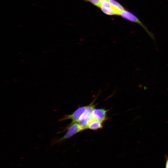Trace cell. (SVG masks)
Returning a JSON list of instances; mask_svg holds the SVG:
<instances>
[{
  "label": "cell",
  "instance_id": "obj_1",
  "mask_svg": "<svg viewBox=\"0 0 168 168\" xmlns=\"http://www.w3.org/2000/svg\"><path fill=\"white\" fill-rule=\"evenodd\" d=\"M67 130L65 134L60 138H54L52 141V144L59 143L63 141L68 139L77 133L80 132L83 129L79 124L77 123H70L63 130Z\"/></svg>",
  "mask_w": 168,
  "mask_h": 168
},
{
  "label": "cell",
  "instance_id": "obj_2",
  "mask_svg": "<svg viewBox=\"0 0 168 168\" xmlns=\"http://www.w3.org/2000/svg\"><path fill=\"white\" fill-rule=\"evenodd\" d=\"M95 105L93 103L88 105L86 111L78 122V124L83 130L88 129V126L90 123L95 119L92 114V111Z\"/></svg>",
  "mask_w": 168,
  "mask_h": 168
},
{
  "label": "cell",
  "instance_id": "obj_3",
  "mask_svg": "<svg viewBox=\"0 0 168 168\" xmlns=\"http://www.w3.org/2000/svg\"><path fill=\"white\" fill-rule=\"evenodd\" d=\"M120 15L125 19L132 22L136 23L140 25L145 30L152 39L153 40H155V37L153 34L149 31L147 27L135 15L125 9L121 12Z\"/></svg>",
  "mask_w": 168,
  "mask_h": 168
},
{
  "label": "cell",
  "instance_id": "obj_4",
  "mask_svg": "<svg viewBox=\"0 0 168 168\" xmlns=\"http://www.w3.org/2000/svg\"><path fill=\"white\" fill-rule=\"evenodd\" d=\"M88 105L79 107L72 114L64 115L62 118L59 119V122L68 119H71V123L78 122L82 115L86 111Z\"/></svg>",
  "mask_w": 168,
  "mask_h": 168
},
{
  "label": "cell",
  "instance_id": "obj_5",
  "mask_svg": "<svg viewBox=\"0 0 168 168\" xmlns=\"http://www.w3.org/2000/svg\"><path fill=\"white\" fill-rule=\"evenodd\" d=\"M108 111V110L103 109L95 108L92 111V114L96 120L102 123L107 119Z\"/></svg>",
  "mask_w": 168,
  "mask_h": 168
},
{
  "label": "cell",
  "instance_id": "obj_6",
  "mask_svg": "<svg viewBox=\"0 0 168 168\" xmlns=\"http://www.w3.org/2000/svg\"><path fill=\"white\" fill-rule=\"evenodd\" d=\"M109 2L112 7L116 12L117 15H120L121 12L125 10L124 7L115 0H110Z\"/></svg>",
  "mask_w": 168,
  "mask_h": 168
},
{
  "label": "cell",
  "instance_id": "obj_7",
  "mask_svg": "<svg viewBox=\"0 0 168 168\" xmlns=\"http://www.w3.org/2000/svg\"><path fill=\"white\" fill-rule=\"evenodd\" d=\"M102 123L95 119L90 123L88 126V128L92 130H96L102 128L103 127Z\"/></svg>",
  "mask_w": 168,
  "mask_h": 168
},
{
  "label": "cell",
  "instance_id": "obj_8",
  "mask_svg": "<svg viewBox=\"0 0 168 168\" xmlns=\"http://www.w3.org/2000/svg\"><path fill=\"white\" fill-rule=\"evenodd\" d=\"M101 10L105 13L110 15H117L116 12L112 7L111 8L100 7Z\"/></svg>",
  "mask_w": 168,
  "mask_h": 168
},
{
  "label": "cell",
  "instance_id": "obj_9",
  "mask_svg": "<svg viewBox=\"0 0 168 168\" xmlns=\"http://www.w3.org/2000/svg\"><path fill=\"white\" fill-rule=\"evenodd\" d=\"M101 7L111 8L112 6L110 2L108 0H101L100 7Z\"/></svg>",
  "mask_w": 168,
  "mask_h": 168
},
{
  "label": "cell",
  "instance_id": "obj_10",
  "mask_svg": "<svg viewBox=\"0 0 168 168\" xmlns=\"http://www.w3.org/2000/svg\"><path fill=\"white\" fill-rule=\"evenodd\" d=\"M87 2H89L94 5L100 7L101 0H85Z\"/></svg>",
  "mask_w": 168,
  "mask_h": 168
},
{
  "label": "cell",
  "instance_id": "obj_11",
  "mask_svg": "<svg viewBox=\"0 0 168 168\" xmlns=\"http://www.w3.org/2000/svg\"><path fill=\"white\" fill-rule=\"evenodd\" d=\"M165 168H168V156L166 155L165 156Z\"/></svg>",
  "mask_w": 168,
  "mask_h": 168
},
{
  "label": "cell",
  "instance_id": "obj_12",
  "mask_svg": "<svg viewBox=\"0 0 168 168\" xmlns=\"http://www.w3.org/2000/svg\"></svg>",
  "mask_w": 168,
  "mask_h": 168
}]
</instances>
